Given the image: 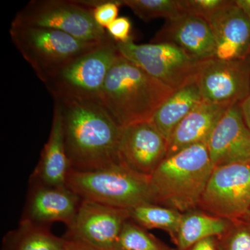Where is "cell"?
<instances>
[{
    "label": "cell",
    "mask_w": 250,
    "mask_h": 250,
    "mask_svg": "<svg viewBox=\"0 0 250 250\" xmlns=\"http://www.w3.org/2000/svg\"><path fill=\"white\" fill-rule=\"evenodd\" d=\"M151 42L172 44L199 62L215 57V42L209 24L192 15L184 14L166 21Z\"/></svg>",
    "instance_id": "5bb4252c"
},
{
    "label": "cell",
    "mask_w": 250,
    "mask_h": 250,
    "mask_svg": "<svg viewBox=\"0 0 250 250\" xmlns=\"http://www.w3.org/2000/svg\"><path fill=\"white\" fill-rule=\"evenodd\" d=\"M195 79L205 101L228 106L240 104L250 95V53L233 60L203 61Z\"/></svg>",
    "instance_id": "30bf717a"
},
{
    "label": "cell",
    "mask_w": 250,
    "mask_h": 250,
    "mask_svg": "<svg viewBox=\"0 0 250 250\" xmlns=\"http://www.w3.org/2000/svg\"><path fill=\"white\" fill-rule=\"evenodd\" d=\"M117 43V42H116ZM121 55L175 90L193 80L200 62L177 46L166 42L117 43Z\"/></svg>",
    "instance_id": "9c48e42d"
},
{
    "label": "cell",
    "mask_w": 250,
    "mask_h": 250,
    "mask_svg": "<svg viewBox=\"0 0 250 250\" xmlns=\"http://www.w3.org/2000/svg\"><path fill=\"white\" fill-rule=\"evenodd\" d=\"M66 186L82 200L130 210L156 204L150 177L129 170L121 163L96 170L70 169Z\"/></svg>",
    "instance_id": "277c9868"
},
{
    "label": "cell",
    "mask_w": 250,
    "mask_h": 250,
    "mask_svg": "<svg viewBox=\"0 0 250 250\" xmlns=\"http://www.w3.org/2000/svg\"><path fill=\"white\" fill-rule=\"evenodd\" d=\"M9 32L14 45L43 83L69 62L102 42L80 40L47 28L11 26Z\"/></svg>",
    "instance_id": "8992f818"
},
{
    "label": "cell",
    "mask_w": 250,
    "mask_h": 250,
    "mask_svg": "<svg viewBox=\"0 0 250 250\" xmlns=\"http://www.w3.org/2000/svg\"><path fill=\"white\" fill-rule=\"evenodd\" d=\"M229 107L205 100L199 104L171 134L167 156L193 145H207L218 122Z\"/></svg>",
    "instance_id": "e0dca14e"
},
{
    "label": "cell",
    "mask_w": 250,
    "mask_h": 250,
    "mask_svg": "<svg viewBox=\"0 0 250 250\" xmlns=\"http://www.w3.org/2000/svg\"><path fill=\"white\" fill-rule=\"evenodd\" d=\"M113 250H174L129 219L125 223Z\"/></svg>",
    "instance_id": "603a6c76"
},
{
    "label": "cell",
    "mask_w": 250,
    "mask_h": 250,
    "mask_svg": "<svg viewBox=\"0 0 250 250\" xmlns=\"http://www.w3.org/2000/svg\"><path fill=\"white\" fill-rule=\"evenodd\" d=\"M122 3L146 22L159 18L167 21L184 14L179 8L178 0H122Z\"/></svg>",
    "instance_id": "cb8c5ba5"
},
{
    "label": "cell",
    "mask_w": 250,
    "mask_h": 250,
    "mask_svg": "<svg viewBox=\"0 0 250 250\" xmlns=\"http://www.w3.org/2000/svg\"><path fill=\"white\" fill-rule=\"evenodd\" d=\"M232 223L198 208L183 213L174 241L177 250H186L205 238L221 236L230 228Z\"/></svg>",
    "instance_id": "ffe728a7"
},
{
    "label": "cell",
    "mask_w": 250,
    "mask_h": 250,
    "mask_svg": "<svg viewBox=\"0 0 250 250\" xmlns=\"http://www.w3.org/2000/svg\"><path fill=\"white\" fill-rule=\"evenodd\" d=\"M107 34L117 43H126L132 40L131 23L129 18L120 17L106 29Z\"/></svg>",
    "instance_id": "83f0119b"
},
{
    "label": "cell",
    "mask_w": 250,
    "mask_h": 250,
    "mask_svg": "<svg viewBox=\"0 0 250 250\" xmlns=\"http://www.w3.org/2000/svg\"><path fill=\"white\" fill-rule=\"evenodd\" d=\"M120 54L116 41L108 35L106 40L64 65L44 83L54 100L100 103L108 72Z\"/></svg>",
    "instance_id": "5b68a950"
},
{
    "label": "cell",
    "mask_w": 250,
    "mask_h": 250,
    "mask_svg": "<svg viewBox=\"0 0 250 250\" xmlns=\"http://www.w3.org/2000/svg\"><path fill=\"white\" fill-rule=\"evenodd\" d=\"M213 169L206 144L167 156L150 177L156 205L181 213L197 209Z\"/></svg>",
    "instance_id": "3957f363"
},
{
    "label": "cell",
    "mask_w": 250,
    "mask_h": 250,
    "mask_svg": "<svg viewBox=\"0 0 250 250\" xmlns=\"http://www.w3.org/2000/svg\"><path fill=\"white\" fill-rule=\"evenodd\" d=\"M174 90L120 54L108 72L100 103L121 127L149 121Z\"/></svg>",
    "instance_id": "7a4b0ae2"
},
{
    "label": "cell",
    "mask_w": 250,
    "mask_h": 250,
    "mask_svg": "<svg viewBox=\"0 0 250 250\" xmlns=\"http://www.w3.org/2000/svg\"><path fill=\"white\" fill-rule=\"evenodd\" d=\"M218 241L220 250H250V227L243 220L233 222Z\"/></svg>",
    "instance_id": "d4e9b609"
},
{
    "label": "cell",
    "mask_w": 250,
    "mask_h": 250,
    "mask_svg": "<svg viewBox=\"0 0 250 250\" xmlns=\"http://www.w3.org/2000/svg\"><path fill=\"white\" fill-rule=\"evenodd\" d=\"M130 219L146 229L164 230L169 233L172 241L176 236L183 213L156 204H146L129 210Z\"/></svg>",
    "instance_id": "7402d4cb"
},
{
    "label": "cell",
    "mask_w": 250,
    "mask_h": 250,
    "mask_svg": "<svg viewBox=\"0 0 250 250\" xmlns=\"http://www.w3.org/2000/svg\"><path fill=\"white\" fill-rule=\"evenodd\" d=\"M65 241L41 225L24 220L5 238L4 250H65Z\"/></svg>",
    "instance_id": "44dd1931"
},
{
    "label": "cell",
    "mask_w": 250,
    "mask_h": 250,
    "mask_svg": "<svg viewBox=\"0 0 250 250\" xmlns=\"http://www.w3.org/2000/svg\"><path fill=\"white\" fill-rule=\"evenodd\" d=\"M167 146L152 122L134 123L122 127L118 159L129 170L150 177L167 156Z\"/></svg>",
    "instance_id": "7c38bea8"
},
{
    "label": "cell",
    "mask_w": 250,
    "mask_h": 250,
    "mask_svg": "<svg viewBox=\"0 0 250 250\" xmlns=\"http://www.w3.org/2000/svg\"><path fill=\"white\" fill-rule=\"evenodd\" d=\"M213 168L250 162V129L243 119L240 104L228 108L218 122L208 143Z\"/></svg>",
    "instance_id": "4fadbf2b"
},
{
    "label": "cell",
    "mask_w": 250,
    "mask_h": 250,
    "mask_svg": "<svg viewBox=\"0 0 250 250\" xmlns=\"http://www.w3.org/2000/svg\"><path fill=\"white\" fill-rule=\"evenodd\" d=\"M186 250H220L218 237H210L198 241Z\"/></svg>",
    "instance_id": "f1b7e54d"
},
{
    "label": "cell",
    "mask_w": 250,
    "mask_h": 250,
    "mask_svg": "<svg viewBox=\"0 0 250 250\" xmlns=\"http://www.w3.org/2000/svg\"><path fill=\"white\" fill-rule=\"evenodd\" d=\"M82 199L65 187L41 185L31 194L27 206V218L32 223L42 224L62 222L70 228Z\"/></svg>",
    "instance_id": "2e32d148"
},
{
    "label": "cell",
    "mask_w": 250,
    "mask_h": 250,
    "mask_svg": "<svg viewBox=\"0 0 250 250\" xmlns=\"http://www.w3.org/2000/svg\"><path fill=\"white\" fill-rule=\"evenodd\" d=\"M207 22L215 42V57L223 60L243 59L250 46V18L233 0L214 13Z\"/></svg>",
    "instance_id": "9a60e30c"
},
{
    "label": "cell",
    "mask_w": 250,
    "mask_h": 250,
    "mask_svg": "<svg viewBox=\"0 0 250 250\" xmlns=\"http://www.w3.org/2000/svg\"><path fill=\"white\" fill-rule=\"evenodd\" d=\"M11 26L55 29L88 42L108 37L94 20L93 11L77 0H33L16 14Z\"/></svg>",
    "instance_id": "52a82bcc"
},
{
    "label": "cell",
    "mask_w": 250,
    "mask_h": 250,
    "mask_svg": "<svg viewBox=\"0 0 250 250\" xmlns=\"http://www.w3.org/2000/svg\"><path fill=\"white\" fill-rule=\"evenodd\" d=\"M203 101L195 79L174 90L156 109L150 121L167 141L181 121Z\"/></svg>",
    "instance_id": "d6986e66"
},
{
    "label": "cell",
    "mask_w": 250,
    "mask_h": 250,
    "mask_svg": "<svg viewBox=\"0 0 250 250\" xmlns=\"http://www.w3.org/2000/svg\"><path fill=\"white\" fill-rule=\"evenodd\" d=\"M243 221H244L245 223L248 224V225L250 227V209L248 213H247L246 217L243 219Z\"/></svg>",
    "instance_id": "d6a6232c"
},
{
    "label": "cell",
    "mask_w": 250,
    "mask_h": 250,
    "mask_svg": "<svg viewBox=\"0 0 250 250\" xmlns=\"http://www.w3.org/2000/svg\"><path fill=\"white\" fill-rule=\"evenodd\" d=\"M70 169L64 141L62 116L58 107L54 105L50 134L41 153L34 177L40 182L41 185L65 187Z\"/></svg>",
    "instance_id": "ac0fdd59"
},
{
    "label": "cell",
    "mask_w": 250,
    "mask_h": 250,
    "mask_svg": "<svg viewBox=\"0 0 250 250\" xmlns=\"http://www.w3.org/2000/svg\"><path fill=\"white\" fill-rule=\"evenodd\" d=\"M249 53H250V52H249Z\"/></svg>",
    "instance_id": "836d02e7"
},
{
    "label": "cell",
    "mask_w": 250,
    "mask_h": 250,
    "mask_svg": "<svg viewBox=\"0 0 250 250\" xmlns=\"http://www.w3.org/2000/svg\"><path fill=\"white\" fill-rule=\"evenodd\" d=\"M54 105L62 116L71 169L96 170L119 164L122 127L100 103L55 99Z\"/></svg>",
    "instance_id": "6da1fadb"
},
{
    "label": "cell",
    "mask_w": 250,
    "mask_h": 250,
    "mask_svg": "<svg viewBox=\"0 0 250 250\" xmlns=\"http://www.w3.org/2000/svg\"><path fill=\"white\" fill-rule=\"evenodd\" d=\"M197 208L230 221L243 220L250 209V162L214 167Z\"/></svg>",
    "instance_id": "ba28073f"
},
{
    "label": "cell",
    "mask_w": 250,
    "mask_h": 250,
    "mask_svg": "<svg viewBox=\"0 0 250 250\" xmlns=\"http://www.w3.org/2000/svg\"><path fill=\"white\" fill-rule=\"evenodd\" d=\"M230 0H178L184 14L192 15L208 21L214 13L229 4Z\"/></svg>",
    "instance_id": "484cf974"
},
{
    "label": "cell",
    "mask_w": 250,
    "mask_h": 250,
    "mask_svg": "<svg viewBox=\"0 0 250 250\" xmlns=\"http://www.w3.org/2000/svg\"><path fill=\"white\" fill-rule=\"evenodd\" d=\"M122 6V0H102L101 3L93 11L94 20L100 27L106 29L118 18Z\"/></svg>",
    "instance_id": "4316f807"
},
{
    "label": "cell",
    "mask_w": 250,
    "mask_h": 250,
    "mask_svg": "<svg viewBox=\"0 0 250 250\" xmlns=\"http://www.w3.org/2000/svg\"><path fill=\"white\" fill-rule=\"evenodd\" d=\"M129 219V210L82 200L65 239L113 250L122 229Z\"/></svg>",
    "instance_id": "8fae6325"
},
{
    "label": "cell",
    "mask_w": 250,
    "mask_h": 250,
    "mask_svg": "<svg viewBox=\"0 0 250 250\" xmlns=\"http://www.w3.org/2000/svg\"><path fill=\"white\" fill-rule=\"evenodd\" d=\"M235 2L250 18V0H235Z\"/></svg>",
    "instance_id": "1f68e13d"
},
{
    "label": "cell",
    "mask_w": 250,
    "mask_h": 250,
    "mask_svg": "<svg viewBox=\"0 0 250 250\" xmlns=\"http://www.w3.org/2000/svg\"><path fill=\"white\" fill-rule=\"evenodd\" d=\"M65 240H66L65 241V250H106L94 248L80 242Z\"/></svg>",
    "instance_id": "f546056e"
},
{
    "label": "cell",
    "mask_w": 250,
    "mask_h": 250,
    "mask_svg": "<svg viewBox=\"0 0 250 250\" xmlns=\"http://www.w3.org/2000/svg\"><path fill=\"white\" fill-rule=\"evenodd\" d=\"M240 106H241L243 119L246 122L247 126L250 129V95L240 103Z\"/></svg>",
    "instance_id": "4dcf8cb0"
}]
</instances>
